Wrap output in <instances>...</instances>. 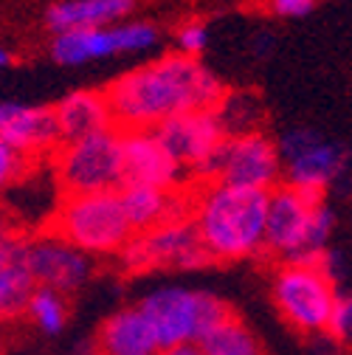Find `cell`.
Wrapping results in <instances>:
<instances>
[{
    "instance_id": "cell-1",
    "label": "cell",
    "mask_w": 352,
    "mask_h": 355,
    "mask_svg": "<svg viewBox=\"0 0 352 355\" xmlns=\"http://www.w3.org/2000/svg\"><path fill=\"white\" fill-rule=\"evenodd\" d=\"M105 94L121 130H155L175 116L217 110L226 96L220 79L200 60L184 54H166L127 71Z\"/></svg>"
},
{
    "instance_id": "cell-2",
    "label": "cell",
    "mask_w": 352,
    "mask_h": 355,
    "mask_svg": "<svg viewBox=\"0 0 352 355\" xmlns=\"http://www.w3.org/2000/svg\"><path fill=\"white\" fill-rule=\"evenodd\" d=\"M268 198L271 192L223 181H209L197 192L192 200V223L211 259H245L265 248Z\"/></svg>"
},
{
    "instance_id": "cell-3",
    "label": "cell",
    "mask_w": 352,
    "mask_h": 355,
    "mask_svg": "<svg viewBox=\"0 0 352 355\" xmlns=\"http://www.w3.org/2000/svg\"><path fill=\"white\" fill-rule=\"evenodd\" d=\"M139 307L150 319L161 349L181 344H200V338L211 327L231 316L229 304L220 296L184 285L155 288L139 302Z\"/></svg>"
},
{
    "instance_id": "cell-4",
    "label": "cell",
    "mask_w": 352,
    "mask_h": 355,
    "mask_svg": "<svg viewBox=\"0 0 352 355\" xmlns=\"http://www.w3.org/2000/svg\"><path fill=\"white\" fill-rule=\"evenodd\" d=\"M54 232L85 254H121L133 240V226L124 214L121 192L68 195L57 214Z\"/></svg>"
},
{
    "instance_id": "cell-5",
    "label": "cell",
    "mask_w": 352,
    "mask_h": 355,
    "mask_svg": "<svg viewBox=\"0 0 352 355\" xmlns=\"http://www.w3.org/2000/svg\"><path fill=\"white\" fill-rule=\"evenodd\" d=\"M54 175L65 195L118 192L124 187V130L65 141L54 155Z\"/></svg>"
},
{
    "instance_id": "cell-6",
    "label": "cell",
    "mask_w": 352,
    "mask_h": 355,
    "mask_svg": "<svg viewBox=\"0 0 352 355\" xmlns=\"http://www.w3.org/2000/svg\"><path fill=\"white\" fill-rule=\"evenodd\" d=\"M338 293V285L319 262H288L271 282V296L282 319L304 336L327 333Z\"/></svg>"
},
{
    "instance_id": "cell-7",
    "label": "cell",
    "mask_w": 352,
    "mask_h": 355,
    "mask_svg": "<svg viewBox=\"0 0 352 355\" xmlns=\"http://www.w3.org/2000/svg\"><path fill=\"white\" fill-rule=\"evenodd\" d=\"M158 139L172 153L186 172H195L206 181H217L220 166H223V150H226V130L220 124L214 110H195L175 116L155 127Z\"/></svg>"
},
{
    "instance_id": "cell-8",
    "label": "cell",
    "mask_w": 352,
    "mask_h": 355,
    "mask_svg": "<svg viewBox=\"0 0 352 355\" xmlns=\"http://www.w3.org/2000/svg\"><path fill=\"white\" fill-rule=\"evenodd\" d=\"M285 166V184L322 198V192L335 181L346 166V150L324 139L313 127H293L276 141Z\"/></svg>"
},
{
    "instance_id": "cell-9",
    "label": "cell",
    "mask_w": 352,
    "mask_h": 355,
    "mask_svg": "<svg viewBox=\"0 0 352 355\" xmlns=\"http://www.w3.org/2000/svg\"><path fill=\"white\" fill-rule=\"evenodd\" d=\"M121 259L130 271H147V268L192 271L211 262L192 217L175 220V223H166L147 234H136L121 251Z\"/></svg>"
},
{
    "instance_id": "cell-10",
    "label": "cell",
    "mask_w": 352,
    "mask_h": 355,
    "mask_svg": "<svg viewBox=\"0 0 352 355\" xmlns=\"http://www.w3.org/2000/svg\"><path fill=\"white\" fill-rule=\"evenodd\" d=\"M158 46V28L152 23L136 20L113 28H73L62 31L51 42V57L60 65H82L94 60H107L116 54H141Z\"/></svg>"
},
{
    "instance_id": "cell-11",
    "label": "cell",
    "mask_w": 352,
    "mask_h": 355,
    "mask_svg": "<svg viewBox=\"0 0 352 355\" xmlns=\"http://www.w3.org/2000/svg\"><path fill=\"white\" fill-rule=\"evenodd\" d=\"M322 198L299 192L288 184H279L268 198V232L265 251L288 262H316L310 251V226L313 211Z\"/></svg>"
},
{
    "instance_id": "cell-12",
    "label": "cell",
    "mask_w": 352,
    "mask_h": 355,
    "mask_svg": "<svg viewBox=\"0 0 352 355\" xmlns=\"http://www.w3.org/2000/svg\"><path fill=\"white\" fill-rule=\"evenodd\" d=\"M282 175L285 166H282L279 144L268 139L265 132H251V136L226 141L223 166H220L217 181L256 192H274Z\"/></svg>"
},
{
    "instance_id": "cell-13",
    "label": "cell",
    "mask_w": 352,
    "mask_h": 355,
    "mask_svg": "<svg viewBox=\"0 0 352 355\" xmlns=\"http://www.w3.org/2000/svg\"><path fill=\"white\" fill-rule=\"evenodd\" d=\"M28 262L37 285L60 293H73L94 277L91 254L79 251L57 232H46L28 243Z\"/></svg>"
},
{
    "instance_id": "cell-14",
    "label": "cell",
    "mask_w": 352,
    "mask_h": 355,
    "mask_svg": "<svg viewBox=\"0 0 352 355\" xmlns=\"http://www.w3.org/2000/svg\"><path fill=\"white\" fill-rule=\"evenodd\" d=\"M184 175L186 169L172 158L155 130H124V187L178 192Z\"/></svg>"
},
{
    "instance_id": "cell-15",
    "label": "cell",
    "mask_w": 352,
    "mask_h": 355,
    "mask_svg": "<svg viewBox=\"0 0 352 355\" xmlns=\"http://www.w3.org/2000/svg\"><path fill=\"white\" fill-rule=\"evenodd\" d=\"M0 136L20 155H42L62 147V130L54 107L0 102Z\"/></svg>"
},
{
    "instance_id": "cell-16",
    "label": "cell",
    "mask_w": 352,
    "mask_h": 355,
    "mask_svg": "<svg viewBox=\"0 0 352 355\" xmlns=\"http://www.w3.org/2000/svg\"><path fill=\"white\" fill-rule=\"evenodd\" d=\"M37 291V279L28 262V243L9 234L0 243V322L17 319Z\"/></svg>"
},
{
    "instance_id": "cell-17",
    "label": "cell",
    "mask_w": 352,
    "mask_h": 355,
    "mask_svg": "<svg viewBox=\"0 0 352 355\" xmlns=\"http://www.w3.org/2000/svg\"><path fill=\"white\" fill-rule=\"evenodd\" d=\"M99 355H158V336L139 304L121 307L102 324L96 338Z\"/></svg>"
},
{
    "instance_id": "cell-18",
    "label": "cell",
    "mask_w": 352,
    "mask_h": 355,
    "mask_svg": "<svg viewBox=\"0 0 352 355\" xmlns=\"http://www.w3.org/2000/svg\"><path fill=\"white\" fill-rule=\"evenodd\" d=\"M118 192H121L124 214L136 234H147L152 229L175 223V220H184L189 209L181 192L155 189V187H124Z\"/></svg>"
},
{
    "instance_id": "cell-19",
    "label": "cell",
    "mask_w": 352,
    "mask_h": 355,
    "mask_svg": "<svg viewBox=\"0 0 352 355\" xmlns=\"http://www.w3.org/2000/svg\"><path fill=\"white\" fill-rule=\"evenodd\" d=\"M54 110H57V121L62 130V144L96 136V132L116 127L107 94L102 91H73Z\"/></svg>"
},
{
    "instance_id": "cell-20",
    "label": "cell",
    "mask_w": 352,
    "mask_h": 355,
    "mask_svg": "<svg viewBox=\"0 0 352 355\" xmlns=\"http://www.w3.org/2000/svg\"><path fill=\"white\" fill-rule=\"evenodd\" d=\"M136 0H60L49 6L46 23L57 34L73 28H105L133 12Z\"/></svg>"
},
{
    "instance_id": "cell-21",
    "label": "cell",
    "mask_w": 352,
    "mask_h": 355,
    "mask_svg": "<svg viewBox=\"0 0 352 355\" xmlns=\"http://www.w3.org/2000/svg\"><path fill=\"white\" fill-rule=\"evenodd\" d=\"M217 119L223 124L229 139H240V136H251V132H262V116H265V107H262V99L254 91H231L220 99L217 105Z\"/></svg>"
},
{
    "instance_id": "cell-22",
    "label": "cell",
    "mask_w": 352,
    "mask_h": 355,
    "mask_svg": "<svg viewBox=\"0 0 352 355\" xmlns=\"http://www.w3.org/2000/svg\"><path fill=\"white\" fill-rule=\"evenodd\" d=\"M203 355H265L254 330L237 316L223 319L200 338Z\"/></svg>"
},
{
    "instance_id": "cell-23",
    "label": "cell",
    "mask_w": 352,
    "mask_h": 355,
    "mask_svg": "<svg viewBox=\"0 0 352 355\" xmlns=\"http://www.w3.org/2000/svg\"><path fill=\"white\" fill-rule=\"evenodd\" d=\"M26 316L31 319V324H34L39 333H46V336L62 333V327H65V322H68L65 293L37 285V291H34L28 307H26Z\"/></svg>"
},
{
    "instance_id": "cell-24",
    "label": "cell",
    "mask_w": 352,
    "mask_h": 355,
    "mask_svg": "<svg viewBox=\"0 0 352 355\" xmlns=\"http://www.w3.org/2000/svg\"><path fill=\"white\" fill-rule=\"evenodd\" d=\"M327 333L341 344H352V293H338Z\"/></svg>"
},
{
    "instance_id": "cell-25",
    "label": "cell",
    "mask_w": 352,
    "mask_h": 355,
    "mask_svg": "<svg viewBox=\"0 0 352 355\" xmlns=\"http://www.w3.org/2000/svg\"><path fill=\"white\" fill-rule=\"evenodd\" d=\"M26 169V155H20L3 136H0V192H6L20 172Z\"/></svg>"
},
{
    "instance_id": "cell-26",
    "label": "cell",
    "mask_w": 352,
    "mask_h": 355,
    "mask_svg": "<svg viewBox=\"0 0 352 355\" xmlns=\"http://www.w3.org/2000/svg\"><path fill=\"white\" fill-rule=\"evenodd\" d=\"M178 49L184 57H200L209 49V28L203 23H186L178 31Z\"/></svg>"
},
{
    "instance_id": "cell-27",
    "label": "cell",
    "mask_w": 352,
    "mask_h": 355,
    "mask_svg": "<svg viewBox=\"0 0 352 355\" xmlns=\"http://www.w3.org/2000/svg\"><path fill=\"white\" fill-rule=\"evenodd\" d=\"M316 6V0H271V9L279 17H304L310 15Z\"/></svg>"
},
{
    "instance_id": "cell-28",
    "label": "cell",
    "mask_w": 352,
    "mask_h": 355,
    "mask_svg": "<svg viewBox=\"0 0 352 355\" xmlns=\"http://www.w3.org/2000/svg\"><path fill=\"white\" fill-rule=\"evenodd\" d=\"M158 355H203L200 344H181V347H166Z\"/></svg>"
},
{
    "instance_id": "cell-29",
    "label": "cell",
    "mask_w": 352,
    "mask_h": 355,
    "mask_svg": "<svg viewBox=\"0 0 352 355\" xmlns=\"http://www.w3.org/2000/svg\"><path fill=\"white\" fill-rule=\"evenodd\" d=\"M12 62V57H9V51L3 49V46H0V68H6Z\"/></svg>"
},
{
    "instance_id": "cell-30",
    "label": "cell",
    "mask_w": 352,
    "mask_h": 355,
    "mask_svg": "<svg viewBox=\"0 0 352 355\" xmlns=\"http://www.w3.org/2000/svg\"><path fill=\"white\" fill-rule=\"evenodd\" d=\"M9 237V229H6V220H3V214H0V243H3Z\"/></svg>"
},
{
    "instance_id": "cell-31",
    "label": "cell",
    "mask_w": 352,
    "mask_h": 355,
    "mask_svg": "<svg viewBox=\"0 0 352 355\" xmlns=\"http://www.w3.org/2000/svg\"><path fill=\"white\" fill-rule=\"evenodd\" d=\"M57 3H60V0H57Z\"/></svg>"
}]
</instances>
